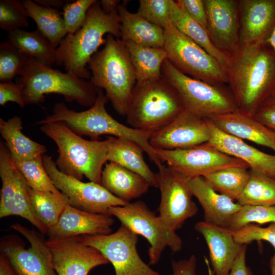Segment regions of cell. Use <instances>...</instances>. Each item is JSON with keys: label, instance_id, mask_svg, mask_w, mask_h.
Masks as SVG:
<instances>
[{"label": "cell", "instance_id": "obj_13", "mask_svg": "<svg viewBox=\"0 0 275 275\" xmlns=\"http://www.w3.org/2000/svg\"><path fill=\"white\" fill-rule=\"evenodd\" d=\"M42 160L53 184L67 197L72 206L91 213L108 214L110 207L128 203L114 196L100 184L84 182L61 172L51 156L44 154Z\"/></svg>", "mask_w": 275, "mask_h": 275}, {"label": "cell", "instance_id": "obj_11", "mask_svg": "<svg viewBox=\"0 0 275 275\" xmlns=\"http://www.w3.org/2000/svg\"><path fill=\"white\" fill-rule=\"evenodd\" d=\"M11 227L30 243V246L26 249L23 240L14 234L5 235L1 238L0 254L13 269L19 275H58L44 234L19 223L13 224Z\"/></svg>", "mask_w": 275, "mask_h": 275}, {"label": "cell", "instance_id": "obj_32", "mask_svg": "<svg viewBox=\"0 0 275 275\" xmlns=\"http://www.w3.org/2000/svg\"><path fill=\"white\" fill-rule=\"evenodd\" d=\"M8 41L28 57L51 66L56 63V48L38 30L19 29L8 32Z\"/></svg>", "mask_w": 275, "mask_h": 275}, {"label": "cell", "instance_id": "obj_7", "mask_svg": "<svg viewBox=\"0 0 275 275\" xmlns=\"http://www.w3.org/2000/svg\"><path fill=\"white\" fill-rule=\"evenodd\" d=\"M185 109L176 90L162 76L136 82L126 115L132 128L153 133Z\"/></svg>", "mask_w": 275, "mask_h": 275}, {"label": "cell", "instance_id": "obj_53", "mask_svg": "<svg viewBox=\"0 0 275 275\" xmlns=\"http://www.w3.org/2000/svg\"><path fill=\"white\" fill-rule=\"evenodd\" d=\"M271 273L270 275H275V269L274 270H270Z\"/></svg>", "mask_w": 275, "mask_h": 275}, {"label": "cell", "instance_id": "obj_15", "mask_svg": "<svg viewBox=\"0 0 275 275\" xmlns=\"http://www.w3.org/2000/svg\"><path fill=\"white\" fill-rule=\"evenodd\" d=\"M157 174L161 196L158 216L169 228L176 231L197 213L198 208L193 200L188 179L184 176L163 164L158 168Z\"/></svg>", "mask_w": 275, "mask_h": 275}, {"label": "cell", "instance_id": "obj_25", "mask_svg": "<svg viewBox=\"0 0 275 275\" xmlns=\"http://www.w3.org/2000/svg\"><path fill=\"white\" fill-rule=\"evenodd\" d=\"M208 119L222 131L268 147L275 152V132L254 116L237 111Z\"/></svg>", "mask_w": 275, "mask_h": 275}, {"label": "cell", "instance_id": "obj_34", "mask_svg": "<svg viewBox=\"0 0 275 275\" xmlns=\"http://www.w3.org/2000/svg\"><path fill=\"white\" fill-rule=\"evenodd\" d=\"M249 168L230 167L206 175L204 177L218 193L237 201L250 176Z\"/></svg>", "mask_w": 275, "mask_h": 275}, {"label": "cell", "instance_id": "obj_51", "mask_svg": "<svg viewBox=\"0 0 275 275\" xmlns=\"http://www.w3.org/2000/svg\"><path fill=\"white\" fill-rule=\"evenodd\" d=\"M34 2L42 6L57 9L65 5L64 1L63 0H34Z\"/></svg>", "mask_w": 275, "mask_h": 275}, {"label": "cell", "instance_id": "obj_42", "mask_svg": "<svg viewBox=\"0 0 275 275\" xmlns=\"http://www.w3.org/2000/svg\"><path fill=\"white\" fill-rule=\"evenodd\" d=\"M233 232L235 240L242 245H247L254 241L268 242L274 250V254L270 262V267L275 268V223H271L266 227L251 224Z\"/></svg>", "mask_w": 275, "mask_h": 275}, {"label": "cell", "instance_id": "obj_26", "mask_svg": "<svg viewBox=\"0 0 275 275\" xmlns=\"http://www.w3.org/2000/svg\"><path fill=\"white\" fill-rule=\"evenodd\" d=\"M101 185L114 196L127 203L146 194L151 186L139 174L112 162L105 164Z\"/></svg>", "mask_w": 275, "mask_h": 275}, {"label": "cell", "instance_id": "obj_20", "mask_svg": "<svg viewBox=\"0 0 275 275\" xmlns=\"http://www.w3.org/2000/svg\"><path fill=\"white\" fill-rule=\"evenodd\" d=\"M240 46L266 43L275 30V0H238Z\"/></svg>", "mask_w": 275, "mask_h": 275}, {"label": "cell", "instance_id": "obj_46", "mask_svg": "<svg viewBox=\"0 0 275 275\" xmlns=\"http://www.w3.org/2000/svg\"><path fill=\"white\" fill-rule=\"evenodd\" d=\"M205 261L207 267L208 275H214L209 262L205 257ZM197 259L191 255L188 259L176 261L172 260V275H196Z\"/></svg>", "mask_w": 275, "mask_h": 275}, {"label": "cell", "instance_id": "obj_8", "mask_svg": "<svg viewBox=\"0 0 275 275\" xmlns=\"http://www.w3.org/2000/svg\"><path fill=\"white\" fill-rule=\"evenodd\" d=\"M161 75L177 92L185 109L200 117L209 118L238 111L230 89L187 75L167 59L162 64Z\"/></svg>", "mask_w": 275, "mask_h": 275}, {"label": "cell", "instance_id": "obj_40", "mask_svg": "<svg viewBox=\"0 0 275 275\" xmlns=\"http://www.w3.org/2000/svg\"><path fill=\"white\" fill-rule=\"evenodd\" d=\"M28 14L22 2L0 1V28L8 32L29 26Z\"/></svg>", "mask_w": 275, "mask_h": 275}, {"label": "cell", "instance_id": "obj_6", "mask_svg": "<svg viewBox=\"0 0 275 275\" xmlns=\"http://www.w3.org/2000/svg\"><path fill=\"white\" fill-rule=\"evenodd\" d=\"M16 82L21 88L25 105L39 104L44 100L45 95L57 94L66 101H76L81 106L91 107L98 96V88L90 80L31 58Z\"/></svg>", "mask_w": 275, "mask_h": 275}, {"label": "cell", "instance_id": "obj_9", "mask_svg": "<svg viewBox=\"0 0 275 275\" xmlns=\"http://www.w3.org/2000/svg\"><path fill=\"white\" fill-rule=\"evenodd\" d=\"M164 31L167 59L176 68L193 78L212 85L228 84L225 69L203 48L180 32L172 22Z\"/></svg>", "mask_w": 275, "mask_h": 275}, {"label": "cell", "instance_id": "obj_2", "mask_svg": "<svg viewBox=\"0 0 275 275\" xmlns=\"http://www.w3.org/2000/svg\"><path fill=\"white\" fill-rule=\"evenodd\" d=\"M120 19L118 10L106 14L100 1L89 9L81 27L73 34H67L56 48V64L63 66L66 72L82 79L91 78L87 67L98 48L104 44L105 34L121 39Z\"/></svg>", "mask_w": 275, "mask_h": 275}, {"label": "cell", "instance_id": "obj_39", "mask_svg": "<svg viewBox=\"0 0 275 275\" xmlns=\"http://www.w3.org/2000/svg\"><path fill=\"white\" fill-rule=\"evenodd\" d=\"M29 58L19 51L8 40L0 44V81L11 82L20 75Z\"/></svg>", "mask_w": 275, "mask_h": 275}, {"label": "cell", "instance_id": "obj_27", "mask_svg": "<svg viewBox=\"0 0 275 275\" xmlns=\"http://www.w3.org/2000/svg\"><path fill=\"white\" fill-rule=\"evenodd\" d=\"M120 19L121 39L154 48L164 45V31L136 13L129 11L125 2L117 8Z\"/></svg>", "mask_w": 275, "mask_h": 275}, {"label": "cell", "instance_id": "obj_19", "mask_svg": "<svg viewBox=\"0 0 275 275\" xmlns=\"http://www.w3.org/2000/svg\"><path fill=\"white\" fill-rule=\"evenodd\" d=\"M58 275H88L94 268L109 263L96 249L79 242L75 237L47 239Z\"/></svg>", "mask_w": 275, "mask_h": 275}, {"label": "cell", "instance_id": "obj_52", "mask_svg": "<svg viewBox=\"0 0 275 275\" xmlns=\"http://www.w3.org/2000/svg\"><path fill=\"white\" fill-rule=\"evenodd\" d=\"M267 43H268L275 50V30L267 40Z\"/></svg>", "mask_w": 275, "mask_h": 275}, {"label": "cell", "instance_id": "obj_23", "mask_svg": "<svg viewBox=\"0 0 275 275\" xmlns=\"http://www.w3.org/2000/svg\"><path fill=\"white\" fill-rule=\"evenodd\" d=\"M195 229L204 238L209 252L211 267L214 275H228L243 245L234 239L229 229L200 221Z\"/></svg>", "mask_w": 275, "mask_h": 275}, {"label": "cell", "instance_id": "obj_33", "mask_svg": "<svg viewBox=\"0 0 275 275\" xmlns=\"http://www.w3.org/2000/svg\"><path fill=\"white\" fill-rule=\"evenodd\" d=\"M37 30L57 48L67 35L63 17L57 9L38 5L32 0L22 1Z\"/></svg>", "mask_w": 275, "mask_h": 275}, {"label": "cell", "instance_id": "obj_38", "mask_svg": "<svg viewBox=\"0 0 275 275\" xmlns=\"http://www.w3.org/2000/svg\"><path fill=\"white\" fill-rule=\"evenodd\" d=\"M268 223H275V205H244L232 217L228 229L236 231L253 223L262 225Z\"/></svg>", "mask_w": 275, "mask_h": 275}, {"label": "cell", "instance_id": "obj_49", "mask_svg": "<svg viewBox=\"0 0 275 275\" xmlns=\"http://www.w3.org/2000/svg\"><path fill=\"white\" fill-rule=\"evenodd\" d=\"M0 275H19L1 254H0Z\"/></svg>", "mask_w": 275, "mask_h": 275}, {"label": "cell", "instance_id": "obj_36", "mask_svg": "<svg viewBox=\"0 0 275 275\" xmlns=\"http://www.w3.org/2000/svg\"><path fill=\"white\" fill-rule=\"evenodd\" d=\"M30 197L33 210L47 231L56 224L66 205L70 204L63 193L57 195L31 188Z\"/></svg>", "mask_w": 275, "mask_h": 275}, {"label": "cell", "instance_id": "obj_47", "mask_svg": "<svg viewBox=\"0 0 275 275\" xmlns=\"http://www.w3.org/2000/svg\"><path fill=\"white\" fill-rule=\"evenodd\" d=\"M254 117L275 132V95L263 103Z\"/></svg>", "mask_w": 275, "mask_h": 275}, {"label": "cell", "instance_id": "obj_4", "mask_svg": "<svg viewBox=\"0 0 275 275\" xmlns=\"http://www.w3.org/2000/svg\"><path fill=\"white\" fill-rule=\"evenodd\" d=\"M90 81L104 89L116 112L125 116L136 84L134 67L123 42L107 34L104 47L88 64Z\"/></svg>", "mask_w": 275, "mask_h": 275}, {"label": "cell", "instance_id": "obj_21", "mask_svg": "<svg viewBox=\"0 0 275 275\" xmlns=\"http://www.w3.org/2000/svg\"><path fill=\"white\" fill-rule=\"evenodd\" d=\"M114 220L108 214L91 213L70 204L65 207L55 225L47 230L48 239H61L81 235L111 233Z\"/></svg>", "mask_w": 275, "mask_h": 275}, {"label": "cell", "instance_id": "obj_17", "mask_svg": "<svg viewBox=\"0 0 275 275\" xmlns=\"http://www.w3.org/2000/svg\"><path fill=\"white\" fill-rule=\"evenodd\" d=\"M210 138L207 119L184 109L170 123L153 133L149 144L154 149L174 150L204 144Z\"/></svg>", "mask_w": 275, "mask_h": 275}, {"label": "cell", "instance_id": "obj_1", "mask_svg": "<svg viewBox=\"0 0 275 275\" xmlns=\"http://www.w3.org/2000/svg\"><path fill=\"white\" fill-rule=\"evenodd\" d=\"M228 57L226 71L237 108L254 116L275 95V50L267 42L240 46Z\"/></svg>", "mask_w": 275, "mask_h": 275}, {"label": "cell", "instance_id": "obj_14", "mask_svg": "<svg viewBox=\"0 0 275 275\" xmlns=\"http://www.w3.org/2000/svg\"><path fill=\"white\" fill-rule=\"evenodd\" d=\"M0 177L2 181L0 218L17 215L28 220L39 232L46 234L47 229L37 217L32 208L31 189L22 173L16 167L3 141L0 142Z\"/></svg>", "mask_w": 275, "mask_h": 275}, {"label": "cell", "instance_id": "obj_29", "mask_svg": "<svg viewBox=\"0 0 275 275\" xmlns=\"http://www.w3.org/2000/svg\"><path fill=\"white\" fill-rule=\"evenodd\" d=\"M21 118L14 116L8 120L0 119V133L14 161L30 160L47 152L46 147L25 136Z\"/></svg>", "mask_w": 275, "mask_h": 275}, {"label": "cell", "instance_id": "obj_50", "mask_svg": "<svg viewBox=\"0 0 275 275\" xmlns=\"http://www.w3.org/2000/svg\"><path fill=\"white\" fill-rule=\"evenodd\" d=\"M120 2L119 0H101L100 3L103 12L109 14L117 10Z\"/></svg>", "mask_w": 275, "mask_h": 275}, {"label": "cell", "instance_id": "obj_45", "mask_svg": "<svg viewBox=\"0 0 275 275\" xmlns=\"http://www.w3.org/2000/svg\"><path fill=\"white\" fill-rule=\"evenodd\" d=\"M8 102L16 103L22 108L25 105L21 88L16 82L0 83V105L4 106Z\"/></svg>", "mask_w": 275, "mask_h": 275}, {"label": "cell", "instance_id": "obj_37", "mask_svg": "<svg viewBox=\"0 0 275 275\" xmlns=\"http://www.w3.org/2000/svg\"><path fill=\"white\" fill-rule=\"evenodd\" d=\"M42 156L20 161H14L32 189L62 194L54 185L43 166Z\"/></svg>", "mask_w": 275, "mask_h": 275}, {"label": "cell", "instance_id": "obj_30", "mask_svg": "<svg viewBox=\"0 0 275 275\" xmlns=\"http://www.w3.org/2000/svg\"><path fill=\"white\" fill-rule=\"evenodd\" d=\"M170 14L173 25L215 58L226 70L229 62L228 56L213 44L207 31L190 16L176 1H171Z\"/></svg>", "mask_w": 275, "mask_h": 275}, {"label": "cell", "instance_id": "obj_35", "mask_svg": "<svg viewBox=\"0 0 275 275\" xmlns=\"http://www.w3.org/2000/svg\"><path fill=\"white\" fill-rule=\"evenodd\" d=\"M246 184L237 202L241 205H275V179L250 169Z\"/></svg>", "mask_w": 275, "mask_h": 275}, {"label": "cell", "instance_id": "obj_22", "mask_svg": "<svg viewBox=\"0 0 275 275\" xmlns=\"http://www.w3.org/2000/svg\"><path fill=\"white\" fill-rule=\"evenodd\" d=\"M207 119L210 129V138L207 142L209 144L226 154L245 162L250 169L275 179V155L262 152L243 140L222 131Z\"/></svg>", "mask_w": 275, "mask_h": 275}, {"label": "cell", "instance_id": "obj_5", "mask_svg": "<svg viewBox=\"0 0 275 275\" xmlns=\"http://www.w3.org/2000/svg\"><path fill=\"white\" fill-rule=\"evenodd\" d=\"M40 129L58 147L55 163L60 171L80 180L85 176L90 181L101 184L102 167L107 161V139L85 140L63 122L45 123Z\"/></svg>", "mask_w": 275, "mask_h": 275}, {"label": "cell", "instance_id": "obj_12", "mask_svg": "<svg viewBox=\"0 0 275 275\" xmlns=\"http://www.w3.org/2000/svg\"><path fill=\"white\" fill-rule=\"evenodd\" d=\"M75 237L99 251L112 264L116 275H160L140 258L136 250L138 235L123 224L112 233Z\"/></svg>", "mask_w": 275, "mask_h": 275}, {"label": "cell", "instance_id": "obj_24", "mask_svg": "<svg viewBox=\"0 0 275 275\" xmlns=\"http://www.w3.org/2000/svg\"><path fill=\"white\" fill-rule=\"evenodd\" d=\"M193 196L199 202L204 211V221L228 228L233 216L241 205L216 191L203 176L188 180Z\"/></svg>", "mask_w": 275, "mask_h": 275}, {"label": "cell", "instance_id": "obj_10", "mask_svg": "<svg viewBox=\"0 0 275 275\" xmlns=\"http://www.w3.org/2000/svg\"><path fill=\"white\" fill-rule=\"evenodd\" d=\"M108 214L116 217L121 224L147 240L150 244L148 254L151 265L159 262L167 247L173 253L179 252L182 249V240L176 231L169 228L142 201L111 207Z\"/></svg>", "mask_w": 275, "mask_h": 275}, {"label": "cell", "instance_id": "obj_31", "mask_svg": "<svg viewBox=\"0 0 275 275\" xmlns=\"http://www.w3.org/2000/svg\"><path fill=\"white\" fill-rule=\"evenodd\" d=\"M123 42L134 67L137 82L162 76L161 67L168 58L164 47H147L130 41Z\"/></svg>", "mask_w": 275, "mask_h": 275}, {"label": "cell", "instance_id": "obj_28", "mask_svg": "<svg viewBox=\"0 0 275 275\" xmlns=\"http://www.w3.org/2000/svg\"><path fill=\"white\" fill-rule=\"evenodd\" d=\"M107 161L118 164L143 177L151 186L158 187L157 174L144 160L143 149L130 140L111 136L107 138Z\"/></svg>", "mask_w": 275, "mask_h": 275}, {"label": "cell", "instance_id": "obj_3", "mask_svg": "<svg viewBox=\"0 0 275 275\" xmlns=\"http://www.w3.org/2000/svg\"><path fill=\"white\" fill-rule=\"evenodd\" d=\"M98 96L94 105L87 110L76 112L69 109L63 102L56 103L52 114L38 121L36 125L63 122L78 135L98 138L102 135H111L116 138H125L139 144L155 164L160 160L155 150L150 145L152 133L126 126L117 121L106 111L105 105L108 99L103 90L98 88Z\"/></svg>", "mask_w": 275, "mask_h": 275}, {"label": "cell", "instance_id": "obj_44", "mask_svg": "<svg viewBox=\"0 0 275 275\" xmlns=\"http://www.w3.org/2000/svg\"><path fill=\"white\" fill-rule=\"evenodd\" d=\"M176 2L207 31V20L204 0H178Z\"/></svg>", "mask_w": 275, "mask_h": 275}, {"label": "cell", "instance_id": "obj_18", "mask_svg": "<svg viewBox=\"0 0 275 275\" xmlns=\"http://www.w3.org/2000/svg\"><path fill=\"white\" fill-rule=\"evenodd\" d=\"M207 32L213 44L228 56L240 46L238 0H204Z\"/></svg>", "mask_w": 275, "mask_h": 275}, {"label": "cell", "instance_id": "obj_41", "mask_svg": "<svg viewBox=\"0 0 275 275\" xmlns=\"http://www.w3.org/2000/svg\"><path fill=\"white\" fill-rule=\"evenodd\" d=\"M171 0H140L137 13L163 29L171 23Z\"/></svg>", "mask_w": 275, "mask_h": 275}, {"label": "cell", "instance_id": "obj_43", "mask_svg": "<svg viewBox=\"0 0 275 275\" xmlns=\"http://www.w3.org/2000/svg\"><path fill=\"white\" fill-rule=\"evenodd\" d=\"M96 1L77 0L65 4L63 18L67 34H73L81 27L89 9Z\"/></svg>", "mask_w": 275, "mask_h": 275}, {"label": "cell", "instance_id": "obj_48", "mask_svg": "<svg viewBox=\"0 0 275 275\" xmlns=\"http://www.w3.org/2000/svg\"><path fill=\"white\" fill-rule=\"evenodd\" d=\"M246 245L243 244L228 275H253L252 270L246 266Z\"/></svg>", "mask_w": 275, "mask_h": 275}, {"label": "cell", "instance_id": "obj_16", "mask_svg": "<svg viewBox=\"0 0 275 275\" xmlns=\"http://www.w3.org/2000/svg\"><path fill=\"white\" fill-rule=\"evenodd\" d=\"M163 163L181 174L188 180L230 167H245L242 160L226 154L208 143L174 150L154 149Z\"/></svg>", "mask_w": 275, "mask_h": 275}]
</instances>
